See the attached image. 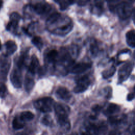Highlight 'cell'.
<instances>
[{"instance_id":"cell-1","label":"cell","mask_w":135,"mask_h":135,"mask_svg":"<svg viewBox=\"0 0 135 135\" xmlns=\"http://www.w3.org/2000/svg\"><path fill=\"white\" fill-rule=\"evenodd\" d=\"M46 26L50 32L63 36L67 34L71 31L73 23L71 19L68 16L55 13L50 15L47 18Z\"/></svg>"},{"instance_id":"cell-2","label":"cell","mask_w":135,"mask_h":135,"mask_svg":"<svg viewBox=\"0 0 135 135\" xmlns=\"http://www.w3.org/2000/svg\"><path fill=\"white\" fill-rule=\"evenodd\" d=\"M54 104L53 99L50 97L42 98L34 102V106L36 109L45 113L51 111Z\"/></svg>"},{"instance_id":"cell-3","label":"cell","mask_w":135,"mask_h":135,"mask_svg":"<svg viewBox=\"0 0 135 135\" xmlns=\"http://www.w3.org/2000/svg\"><path fill=\"white\" fill-rule=\"evenodd\" d=\"M11 66V59L8 55L3 54L0 56V80L5 81Z\"/></svg>"},{"instance_id":"cell-4","label":"cell","mask_w":135,"mask_h":135,"mask_svg":"<svg viewBox=\"0 0 135 135\" xmlns=\"http://www.w3.org/2000/svg\"><path fill=\"white\" fill-rule=\"evenodd\" d=\"M54 109L57 121L68 119L70 113V108L68 105L62 103H55L54 105Z\"/></svg>"},{"instance_id":"cell-5","label":"cell","mask_w":135,"mask_h":135,"mask_svg":"<svg viewBox=\"0 0 135 135\" xmlns=\"http://www.w3.org/2000/svg\"><path fill=\"white\" fill-rule=\"evenodd\" d=\"M11 82L13 85L16 88H19L22 84V75L21 70L16 67L14 68L10 76Z\"/></svg>"},{"instance_id":"cell-6","label":"cell","mask_w":135,"mask_h":135,"mask_svg":"<svg viewBox=\"0 0 135 135\" xmlns=\"http://www.w3.org/2000/svg\"><path fill=\"white\" fill-rule=\"evenodd\" d=\"M90 83V80L86 75L83 76L76 81V85L73 91L75 93H81L85 91Z\"/></svg>"},{"instance_id":"cell-7","label":"cell","mask_w":135,"mask_h":135,"mask_svg":"<svg viewBox=\"0 0 135 135\" xmlns=\"http://www.w3.org/2000/svg\"><path fill=\"white\" fill-rule=\"evenodd\" d=\"M32 9L36 14L39 15H44L51 10V6L44 2H38L34 5H31Z\"/></svg>"},{"instance_id":"cell-8","label":"cell","mask_w":135,"mask_h":135,"mask_svg":"<svg viewBox=\"0 0 135 135\" xmlns=\"http://www.w3.org/2000/svg\"><path fill=\"white\" fill-rule=\"evenodd\" d=\"M20 15L16 12L12 13L10 15V21L7 24L6 28L9 31H15L17 29L20 20Z\"/></svg>"},{"instance_id":"cell-9","label":"cell","mask_w":135,"mask_h":135,"mask_svg":"<svg viewBox=\"0 0 135 135\" xmlns=\"http://www.w3.org/2000/svg\"><path fill=\"white\" fill-rule=\"evenodd\" d=\"M91 66V65L88 63H78L72 65L70 71L72 73L79 74L90 68Z\"/></svg>"},{"instance_id":"cell-10","label":"cell","mask_w":135,"mask_h":135,"mask_svg":"<svg viewBox=\"0 0 135 135\" xmlns=\"http://www.w3.org/2000/svg\"><path fill=\"white\" fill-rule=\"evenodd\" d=\"M59 54L56 50H50L45 55V60L47 64H54L58 60Z\"/></svg>"},{"instance_id":"cell-11","label":"cell","mask_w":135,"mask_h":135,"mask_svg":"<svg viewBox=\"0 0 135 135\" xmlns=\"http://www.w3.org/2000/svg\"><path fill=\"white\" fill-rule=\"evenodd\" d=\"M40 68V63L38 59L35 55H33L31 58L30 64L28 66V72L34 75L38 72Z\"/></svg>"},{"instance_id":"cell-12","label":"cell","mask_w":135,"mask_h":135,"mask_svg":"<svg viewBox=\"0 0 135 135\" xmlns=\"http://www.w3.org/2000/svg\"><path fill=\"white\" fill-rule=\"evenodd\" d=\"M35 82L33 78V74L28 72L26 75L24 80V86L27 92H30L33 88Z\"/></svg>"},{"instance_id":"cell-13","label":"cell","mask_w":135,"mask_h":135,"mask_svg":"<svg viewBox=\"0 0 135 135\" xmlns=\"http://www.w3.org/2000/svg\"><path fill=\"white\" fill-rule=\"evenodd\" d=\"M56 94L59 98L65 101L69 100L71 96L69 90L66 88L62 86L59 87L57 89Z\"/></svg>"},{"instance_id":"cell-14","label":"cell","mask_w":135,"mask_h":135,"mask_svg":"<svg viewBox=\"0 0 135 135\" xmlns=\"http://www.w3.org/2000/svg\"><path fill=\"white\" fill-rule=\"evenodd\" d=\"M5 45L6 49V54L8 56L13 54L16 51L17 48L16 43L12 40L7 41Z\"/></svg>"},{"instance_id":"cell-15","label":"cell","mask_w":135,"mask_h":135,"mask_svg":"<svg viewBox=\"0 0 135 135\" xmlns=\"http://www.w3.org/2000/svg\"><path fill=\"white\" fill-rule=\"evenodd\" d=\"M25 121L23 120L20 117H16L14 118L12 126L13 128L15 130H18L23 128L25 126Z\"/></svg>"},{"instance_id":"cell-16","label":"cell","mask_w":135,"mask_h":135,"mask_svg":"<svg viewBox=\"0 0 135 135\" xmlns=\"http://www.w3.org/2000/svg\"><path fill=\"white\" fill-rule=\"evenodd\" d=\"M126 41L128 44L131 47H135V32L131 30L126 34Z\"/></svg>"},{"instance_id":"cell-17","label":"cell","mask_w":135,"mask_h":135,"mask_svg":"<svg viewBox=\"0 0 135 135\" xmlns=\"http://www.w3.org/2000/svg\"><path fill=\"white\" fill-rule=\"evenodd\" d=\"M32 43L38 49L41 50L43 46V42L42 39L40 36H34L32 40Z\"/></svg>"},{"instance_id":"cell-18","label":"cell","mask_w":135,"mask_h":135,"mask_svg":"<svg viewBox=\"0 0 135 135\" xmlns=\"http://www.w3.org/2000/svg\"><path fill=\"white\" fill-rule=\"evenodd\" d=\"M20 117L23 120L26 121L32 120L34 117V115L30 111H24L21 113Z\"/></svg>"},{"instance_id":"cell-19","label":"cell","mask_w":135,"mask_h":135,"mask_svg":"<svg viewBox=\"0 0 135 135\" xmlns=\"http://www.w3.org/2000/svg\"><path fill=\"white\" fill-rule=\"evenodd\" d=\"M55 2L59 4L61 9L62 10L66 9L69 5L74 3L73 1H57Z\"/></svg>"},{"instance_id":"cell-20","label":"cell","mask_w":135,"mask_h":135,"mask_svg":"<svg viewBox=\"0 0 135 135\" xmlns=\"http://www.w3.org/2000/svg\"><path fill=\"white\" fill-rule=\"evenodd\" d=\"M119 107L115 104L111 103L107 108V112L109 113H113L119 110Z\"/></svg>"},{"instance_id":"cell-21","label":"cell","mask_w":135,"mask_h":135,"mask_svg":"<svg viewBox=\"0 0 135 135\" xmlns=\"http://www.w3.org/2000/svg\"><path fill=\"white\" fill-rule=\"evenodd\" d=\"M42 122L46 126H49L52 123V119L50 115H45L42 119Z\"/></svg>"},{"instance_id":"cell-22","label":"cell","mask_w":135,"mask_h":135,"mask_svg":"<svg viewBox=\"0 0 135 135\" xmlns=\"http://www.w3.org/2000/svg\"><path fill=\"white\" fill-rule=\"evenodd\" d=\"M90 51L92 55H95L98 52V47L96 44L92 43L90 45Z\"/></svg>"},{"instance_id":"cell-23","label":"cell","mask_w":135,"mask_h":135,"mask_svg":"<svg viewBox=\"0 0 135 135\" xmlns=\"http://www.w3.org/2000/svg\"><path fill=\"white\" fill-rule=\"evenodd\" d=\"M6 92V88L5 85L2 83H0V96L3 97Z\"/></svg>"},{"instance_id":"cell-24","label":"cell","mask_w":135,"mask_h":135,"mask_svg":"<svg viewBox=\"0 0 135 135\" xmlns=\"http://www.w3.org/2000/svg\"><path fill=\"white\" fill-rule=\"evenodd\" d=\"M108 121L110 123L115 124V123H118L119 122L120 120L115 117H110L108 118Z\"/></svg>"},{"instance_id":"cell-25","label":"cell","mask_w":135,"mask_h":135,"mask_svg":"<svg viewBox=\"0 0 135 135\" xmlns=\"http://www.w3.org/2000/svg\"><path fill=\"white\" fill-rule=\"evenodd\" d=\"M101 109V107L99 105H95L92 107V110L95 112H99Z\"/></svg>"},{"instance_id":"cell-26","label":"cell","mask_w":135,"mask_h":135,"mask_svg":"<svg viewBox=\"0 0 135 135\" xmlns=\"http://www.w3.org/2000/svg\"><path fill=\"white\" fill-rule=\"evenodd\" d=\"M134 97V95L133 93H129L128 94V96H127V100L128 101H130L132 100Z\"/></svg>"},{"instance_id":"cell-27","label":"cell","mask_w":135,"mask_h":135,"mask_svg":"<svg viewBox=\"0 0 135 135\" xmlns=\"http://www.w3.org/2000/svg\"><path fill=\"white\" fill-rule=\"evenodd\" d=\"M86 2H87V1H80L78 2V4L80 5H85V4Z\"/></svg>"},{"instance_id":"cell-28","label":"cell","mask_w":135,"mask_h":135,"mask_svg":"<svg viewBox=\"0 0 135 135\" xmlns=\"http://www.w3.org/2000/svg\"><path fill=\"white\" fill-rule=\"evenodd\" d=\"M131 135H135V128L133 130V131H132V133L131 134Z\"/></svg>"},{"instance_id":"cell-29","label":"cell","mask_w":135,"mask_h":135,"mask_svg":"<svg viewBox=\"0 0 135 135\" xmlns=\"http://www.w3.org/2000/svg\"><path fill=\"white\" fill-rule=\"evenodd\" d=\"M81 135H89L88 132H83L81 133Z\"/></svg>"},{"instance_id":"cell-30","label":"cell","mask_w":135,"mask_h":135,"mask_svg":"<svg viewBox=\"0 0 135 135\" xmlns=\"http://www.w3.org/2000/svg\"><path fill=\"white\" fill-rule=\"evenodd\" d=\"M2 3H3V2L2 1H0V8L2 6Z\"/></svg>"},{"instance_id":"cell-31","label":"cell","mask_w":135,"mask_h":135,"mask_svg":"<svg viewBox=\"0 0 135 135\" xmlns=\"http://www.w3.org/2000/svg\"><path fill=\"white\" fill-rule=\"evenodd\" d=\"M109 135H116L114 132H111Z\"/></svg>"},{"instance_id":"cell-32","label":"cell","mask_w":135,"mask_h":135,"mask_svg":"<svg viewBox=\"0 0 135 135\" xmlns=\"http://www.w3.org/2000/svg\"><path fill=\"white\" fill-rule=\"evenodd\" d=\"M133 57H134V58L135 59V51H134V54H133Z\"/></svg>"},{"instance_id":"cell-33","label":"cell","mask_w":135,"mask_h":135,"mask_svg":"<svg viewBox=\"0 0 135 135\" xmlns=\"http://www.w3.org/2000/svg\"><path fill=\"white\" fill-rule=\"evenodd\" d=\"M17 135H24V134H21V133H20V134H17Z\"/></svg>"},{"instance_id":"cell-34","label":"cell","mask_w":135,"mask_h":135,"mask_svg":"<svg viewBox=\"0 0 135 135\" xmlns=\"http://www.w3.org/2000/svg\"><path fill=\"white\" fill-rule=\"evenodd\" d=\"M1 48V41H0V49Z\"/></svg>"}]
</instances>
